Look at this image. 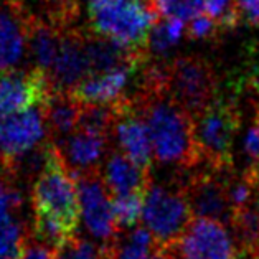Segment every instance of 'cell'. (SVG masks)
Wrapping results in <instances>:
<instances>
[{
  "label": "cell",
  "instance_id": "obj_11",
  "mask_svg": "<svg viewBox=\"0 0 259 259\" xmlns=\"http://www.w3.org/2000/svg\"><path fill=\"white\" fill-rule=\"evenodd\" d=\"M90 76V63L84 52V30L71 27L63 30L56 60L47 74L52 91L71 93Z\"/></svg>",
  "mask_w": 259,
  "mask_h": 259
},
{
  "label": "cell",
  "instance_id": "obj_23",
  "mask_svg": "<svg viewBox=\"0 0 259 259\" xmlns=\"http://www.w3.org/2000/svg\"><path fill=\"white\" fill-rule=\"evenodd\" d=\"M159 18L190 22L203 12V0H149Z\"/></svg>",
  "mask_w": 259,
  "mask_h": 259
},
{
  "label": "cell",
  "instance_id": "obj_18",
  "mask_svg": "<svg viewBox=\"0 0 259 259\" xmlns=\"http://www.w3.org/2000/svg\"><path fill=\"white\" fill-rule=\"evenodd\" d=\"M81 106L83 104L71 93L50 91L43 103L50 142H60L78 129Z\"/></svg>",
  "mask_w": 259,
  "mask_h": 259
},
{
  "label": "cell",
  "instance_id": "obj_19",
  "mask_svg": "<svg viewBox=\"0 0 259 259\" xmlns=\"http://www.w3.org/2000/svg\"><path fill=\"white\" fill-rule=\"evenodd\" d=\"M157 248L159 244L145 226H134L119 231L114 241L106 246L103 252L104 259H150Z\"/></svg>",
  "mask_w": 259,
  "mask_h": 259
},
{
  "label": "cell",
  "instance_id": "obj_25",
  "mask_svg": "<svg viewBox=\"0 0 259 259\" xmlns=\"http://www.w3.org/2000/svg\"><path fill=\"white\" fill-rule=\"evenodd\" d=\"M203 12L218 25L221 33L236 28L241 20L238 0H203Z\"/></svg>",
  "mask_w": 259,
  "mask_h": 259
},
{
  "label": "cell",
  "instance_id": "obj_4",
  "mask_svg": "<svg viewBox=\"0 0 259 259\" xmlns=\"http://www.w3.org/2000/svg\"><path fill=\"white\" fill-rule=\"evenodd\" d=\"M182 182L163 185L152 180L144 197L142 221L159 246H172L193 220Z\"/></svg>",
  "mask_w": 259,
  "mask_h": 259
},
{
  "label": "cell",
  "instance_id": "obj_24",
  "mask_svg": "<svg viewBox=\"0 0 259 259\" xmlns=\"http://www.w3.org/2000/svg\"><path fill=\"white\" fill-rule=\"evenodd\" d=\"M144 197L142 193L125 195V197H112V210L119 231L131 230L137 226L139 218L142 217L144 210Z\"/></svg>",
  "mask_w": 259,
  "mask_h": 259
},
{
  "label": "cell",
  "instance_id": "obj_8",
  "mask_svg": "<svg viewBox=\"0 0 259 259\" xmlns=\"http://www.w3.org/2000/svg\"><path fill=\"white\" fill-rule=\"evenodd\" d=\"M177 259H239V244L230 226L211 218L195 217L172 244Z\"/></svg>",
  "mask_w": 259,
  "mask_h": 259
},
{
  "label": "cell",
  "instance_id": "obj_9",
  "mask_svg": "<svg viewBox=\"0 0 259 259\" xmlns=\"http://www.w3.org/2000/svg\"><path fill=\"white\" fill-rule=\"evenodd\" d=\"M231 172H220L205 165V168L190 170V175L180 180L193 217L218 220L230 226L231 205L228 198V175Z\"/></svg>",
  "mask_w": 259,
  "mask_h": 259
},
{
  "label": "cell",
  "instance_id": "obj_28",
  "mask_svg": "<svg viewBox=\"0 0 259 259\" xmlns=\"http://www.w3.org/2000/svg\"><path fill=\"white\" fill-rule=\"evenodd\" d=\"M187 33L192 40H213L221 33V30L210 17L205 14H200L198 17H195L193 20H190Z\"/></svg>",
  "mask_w": 259,
  "mask_h": 259
},
{
  "label": "cell",
  "instance_id": "obj_12",
  "mask_svg": "<svg viewBox=\"0 0 259 259\" xmlns=\"http://www.w3.org/2000/svg\"><path fill=\"white\" fill-rule=\"evenodd\" d=\"M50 83L38 69L30 71H2L0 73V116L25 111L43 104L48 98Z\"/></svg>",
  "mask_w": 259,
  "mask_h": 259
},
{
  "label": "cell",
  "instance_id": "obj_31",
  "mask_svg": "<svg viewBox=\"0 0 259 259\" xmlns=\"http://www.w3.org/2000/svg\"><path fill=\"white\" fill-rule=\"evenodd\" d=\"M150 259H177L175 252L172 249V246H159L154 254L150 256Z\"/></svg>",
  "mask_w": 259,
  "mask_h": 259
},
{
  "label": "cell",
  "instance_id": "obj_14",
  "mask_svg": "<svg viewBox=\"0 0 259 259\" xmlns=\"http://www.w3.org/2000/svg\"><path fill=\"white\" fill-rule=\"evenodd\" d=\"M30 15L25 0H0V71H10L22 61Z\"/></svg>",
  "mask_w": 259,
  "mask_h": 259
},
{
  "label": "cell",
  "instance_id": "obj_15",
  "mask_svg": "<svg viewBox=\"0 0 259 259\" xmlns=\"http://www.w3.org/2000/svg\"><path fill=\"white\" fill-rule=\"evenodd\" d=\"M149 61V60H147ZM147 61L129 63L121 68L111 69V71L90 74L86 79L74 88L71 94L83 104H98V106H112L117 101L125 98L132 78H136L139 71Z\"/></svg>",
  "mask_w": 259,
  "mask_h": 259
},
{
  "label": "cell",
  "instance_id": "obj_26",
  "mask_svg": "<svg viewBox=\"0 0 259 259\" xmlns=\"http://www.w3.org/2000/svg\"><path fill=\"white\" fill-rule=\"evenodd\" d=\"M56 259H104L103 248L94 241L74 235L55 249Z\"/></svg>",
  "mask_w": 259,
  "mask_h": 259
},
{
  "label": "cell",
  "instance_id": "obj_2",
  "mask_svg": "<svg viewBox=\"0 0 259 259\" xmlns=\"http://www.w3.org/2000/svg\"><path fill=\"white\" fill-rule=\"evenodd\" d=\"M193 121L201 163L220 172H231L233 147L241 127L238 104L217 98L206 109L195 116Z\"/></svg>",
  "mask_w": 259,
  "mask_h": 259
},
{
  "label": "cell",
  "instance_id": "obj_17",
  "mask_svg": "<svg viewBox=\"0 0 259 259\" xmlns=\"http://www.w3.org/2000/svg\"><path fill=\"white\" fill-rule=\"evenodd\" d=\"M63 30L55 27L45 17L33 14L28 17V33H27V52L33 69H38L43 74L50 73L58 55Z\"/></svg>",
  "mask_w": 259,
  "mask_h": 259
},
{
  "label": "cell",
  "instance_id": "obj_20",
  "mask_svg": "<svg viewBox=\"0 0 259 259\" xmlns=\"http://www.w3.org/2000/svg\"><path fill=\"white\" fill-rule=\"evenodd\" d=\"M185 22L177 18H157L149 36V55H163L183 38Z\"/></svg>",
  "mask_w": 259,
  "mask_h": 259
},
{
  "label": "cell",
  "instance_id": "obj_3",
  "mask_svg": "<svg viewBox=\"0 0 259 259\" xmlns=\"http://www.w3.org/2000/svg\"><path fill=\"white\" fill-rule=\"evenodd\" d=\"M31 206L33 214L55 218L76 233L81 221L76 182L63 165L53 142L48 145L45 167L31 188Z\"/></svg>",
  "mask_w": 259,
  "mask_h": 259
},
{
  "label": "cell",
  "instance_id": "obj_22",
  "mask_svg": "<svg viewBox=\"0 0 259 259\" xmlns=\"http://www.w3.org/2000/svg\"><path fill=\"white\" fill-rule=\"evenodd\" d=\"M28 230L18 217L0 221V259H20Z\"/></svg>",
  "mask_w": 259,
  "mask_h": 259
},
{
  "label": "cell",
  "instance_id": "obj_1",
  "mask_svg": "<svg viewBox=\"0 0 259 259\" xmlns=\"http://www.w3.org/2000/svg\"><path fill=\"white\" fill-rule=\"evenodd\" d=\"M90 31L127 48L149 53V36L157 22L149 0H90Z\"/></svg>",
  "mask_w": 259,
  "mask_h": 259
},
{
  "label": "cell",
  "instance_id": "obj_5",
  "mask_svg": "<svg viewBox=\"0 0 259 259\" xmlns=\"http://www.w3.org/2000/svg\"><path fill=\"white\" fill-rule=\"evenodd\" d=\"M163 74L167 93L193 117L218 98L213 68L200 56H179L163 65Z\"/></svg>",
  "mask_w": 259,
  "mask_h": 259
},
{
  "label": "cell",
  "instance_id": "obj_7",
  "mask_svg": "<svg viewBox=\"0 0 259 259\" xmlns=\"http://www.w3.org/2000/svg\"><path fill=\"white\" fill-rule=\"evenodd\" d=\"M74 182L78 188L81 223L94 243L104 249L119 235L112 210V195L107 190L101 172L74 177Z\"/></svg>",
  "mask_w": 259,
  "mask_h": 259
},
{
  "label": "cell",
  "instance_id": "obj_32",
  "mask_svg": "<svg viewBox=\"0 0 259 259\" xmlns=\"http://www.w3.org/2000/svg\"><path fill=\"white\" fill-rule=\"evenodd\" d=\"M0 73H2V71H0Z\"/></svg>",
  "mask_w": 259,
  "mask_h": 259
},
{
  "label": "cell",
  "instance_id": "obj_16",
  "mask_svg": "<svg viewBox=\"0 0 259 259\" xmlns=\"http://www.w3.org/2000/svg\"><path fill=\"white\" fill-rule=\"evenodd\" d=\"M101 177H103L107 190L111 192L112 197H125V195L136 193L145 195L150 183H152L150 170L137 165L121 150H114L107 155V159L103 163Z\"/></svg>",
  "mask_w": 259,
  "mask_h": 259
},
{
  "label": "cell",
  "instance_id": "obj_30",
  "mask_svg": "<svg viewBox=\"0 0 259 259\" xmlns=\"http://www.w3.org/2000/svg\"><path fill=\"white\" fill-rule=\"evenodd\" d=\"M241 17L251 25H259V0H238Z\"/></svg>",
  "mask_w": 259,
  "mask_h": 259
},
{
  "label": "cell",
  "instance_id": "obj_29",
  "mask_svg": "<svg viewBox=\"0 0 259 259\" xmlns=\"http://www.w3.org/2000/svg\"><path fill=\"white\" fill-rule=\"evenodd\" d=\"M20 259H56V256L53 248H50L48 244H45L38 238H35L31 233H28Z\"/></svg>",
  "mask_w": 259,
  "mask_h": 259
},
{
  "label": "cell",
  "instance_id": "obj_10",
  "mask_svg": "<svg viewBox=\"0 0 259 259\" xmlns=\"http://www.w3.org/2000/svg\"><path fill=\"white\" fill-rule=\"evenodd\" d=\"M112 109H114L112 136L119 145V150L137 165L150 170L154 160L152 142L147 124L132 103L131 96H125L112 104Z\"/></svg>",
  "mask_w": 259,
  "mask_h": 259
},
{
  "label": "cell",
  "instance_id": "obj_6",
  "mask_svg": "<svg viewBox=\"0 0 259 259\" xmlns=\"http://www.w3.org/2000/svg\"><path fill=\"white\" fill-rule=\"evenodd\" d=\"M48 142L43 104L0 116V170L12 179L17 163Z\"/></svg>",
  "mask_w": 259,
  "mask_h": 259
},
{
  "label": "cell",
  "instance_id": "obj_21",
  "mask_svg": "<svg viewBox=\"0 0 259 259\" xmlns=\"http://www.w3.org/2000/svg\"><path fill=\"white\" fill-rule=\"evenodd\" d=\"M241 154L246 165L243 174L254 180L259 187V104L254 106L249 124L246 125L241 141Z\"/></svg>",
  "mask_w": 259,
  "mask_h": 259
},
{
  "label": "cell",
  "instance_id": "obj_13",
  "mask_svg": "<svg viewBox=\"0 0 259 259\" xmlns=\"http://www.w3.org/2000/svg\"><path fill=\"white\" fill-rule=\"evenodd\" d=\"M109 136L96 134V132L76 129L71 136L60 142H53L63 165L74 177L99 172L103 167Z\"/></svg>",
  "mask_w": 259,
  "mask_h": 259
},
{
  "label": "cell",
  "instance_id": "obj_27",
  "mask_svg": "<svg viewBox=\"0 0 259 259\" xmlns=\"http://www.w3.org/2000/svg\"><path fill=\"white\" fill-rule=\"evenodd\" d=\"M14 179L4 175L0 177V221L17 217L23 205L22 192L12 182Z\"/></svg>",
  "mask_w": 259,
  "mask_h": 259
}]
</instances>
